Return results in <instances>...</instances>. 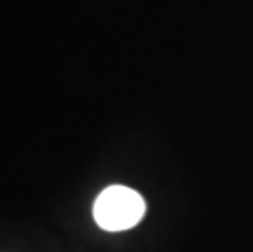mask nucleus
I'll use <instances>...</instances> for the list:
<instances>
[{
    "instance_id": "f257e3e1",
    "label": "nucleus",
    "mask_w": 253,
    "mask_h": 252,
    "mask_svg": "<svg viewBox=\"0 0 253 252\" xmlns=\"http://www.w3.org/2000/svg\"><path fill=\"white\" fill-rule=\"evenodd\" d=\"M145 214L141 194L125 185H110L96 197L93 218L105 231L118 233L134 228Z\"/></svg>"
}]
</instances>
